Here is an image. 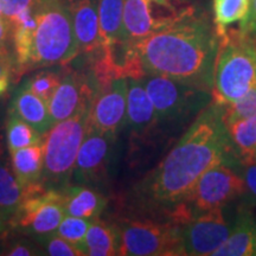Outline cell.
<instances>
[{
    "label": "cell",
    "instance_id": "cell-4",
    "mask_svg": "<svg viewBox=\"0 0 256 256\" xmlns=\"http://www.w3.org/2000/svg\"><path fill=\"white\" fill-rule=\"evenodd\" d=\"M36 25L28 72L66 64L80 55L66 0H34Z\"/></svg>",
    "mask_w": 256,
    "mask_h": 256
},
{
    "label": "cell",
    "instance_id": "cell-1",
    "mask_svg": "<svg viewBox=\"0 0 256 256\" xmlns=\"http://www.w3.org/2000/svg\"><path fill=\"white\" fill-rule=\"evenodd\" d=\"M222 162L238 160L230 150L222 106L212 101L158 166L134 185L133 200L142 209L162 212L168 218L198 179Z\"/></svg>",
    "mask_w": 256,
    "mask_h": 256
},
{
    "label": "cell",
    "instance_id": "cell-29",
    "mask_svg": "<svg viewBox=\"0 0 256 256\" xmlns=\"http://www.w3.org/2000/svg\"><path fill=\"white\" fill-rule=\"evenodd\" d=\"M62 74L48 70V72H40L34 74L30 78L23 83L24 87L31 90L34 94L40 96L44 101L49 102L51 96L58 87L60 80H62Z\"/></svg>",
    "mask_w": 256,
    "mask_h": 256
},
{
    "label": "cell",
    "instance_id": "cell-18",
    "mask_svg": "<svg viewBox=\"0 0 256 256\" xmlns=\"http://www.w3.org/2000/svg\"><path fill=\"white\" fill-rule=\"evenodd\" d=\"M64 208L69 216L95 220L107 206V198L83 184H68L62 188Z\"/></svg>",
    "mask_w": 256,
    "mask_h": 256
},
{
    "label": "cell",
    "instance_id": "cell-32",
    "mask_svg": "<svg viewBox=\"0 0 256 256\" xmlns=\"http://www.w3.org/2000/svg\"><path fill=\"white\" fill-rule=\"evenodd\" d=\"M235 168L238 170L243 178L244 191L241 196L242 204L246 206H256V162L248 164H236Z\"/></svg>",
    "mask_w": 256,
    "mask_h": 256
},
{
    "label": "cell",
    "instance_id": "cell-8",
    "mask_svg": "<svg viewBox=\"0 0 256 256\" xmlns=\"http://www.w3.org/2000/svg\"><path fill=\"white\" fill-rule=\"evenodd\" d=\"M120 255L176 256L184 255L180 226L172 222L124 220L118 224Z\"/></svg>",
    "mask_w": 256,
    "mask_h": 256
},
{
    "label": "cell",
    "instance_id": "cell-9",
    "mask_svg": "<svg viewBox=\"0 0 256 256\" xmlns=\"http://www.w3.org/2000/svg\"><path fill=\"white\" fill-rule=\"evenodd\" d=\"M66 215L62 188L37 184L28 188L26 196L8 226L25 235L40 238L55 232Z\"/></svg>",
    "mask_w": 256,
    "mask_h": 256
},
{
    "label": "cell",
    "instance_id": "cell-11",
    "mask_svg": "<svg viewBox=\"0 0 256 256\" xmlns=\"http://www.w3.org/2000/svg\"><path fill=\"white\" fill-rule=\"evenodd\" d=\"M232 228L223 215V208L194 217L180 226L184 255H214L228 238Z\"/></svg>",
    "mask_w": 256,
    "mask_h": 256
},
{
    "label": "cell",
    "instance_id": "cell-35",
    "mask_svg": "<svg viewBox=\"0 0 256 256\" xmlns=\"http://www.w3.org/2000/svg\"><path fill=\"white\" fill-rule=\"evenodd\" d=\"M34 0H0L4 17L10 22L24 10L30 8Z\"/></svg>",
    "mask_w": 256,
    "mask_h": 256
},
{
    "label": "cell",
    "instance_id": "cell-14",
    "mask_svg": "<svg viewBox=\"0 0 256 256\" xmlns=\"http://www.w3.org/2000/svg\"><path fill=\"white\" fill-rule=\"evenodd\" d=\"M115 136L88 127L72 171L74 184H92L102 178L110 164Z\"/></svg>",
    "mask_w": 256,
    "mask_h": 256
},
{
    "label": "cell",
    "instance_id": "cell-12",
    "mask_svg": "<svg viewBox=\"0 0 256 256\" xmlns=\"http://www.w3.org/2000/svg\"><path fill=\"white\" fill-rule=\"evenodd\" d=\"M127 78H113L98 87L89 110V127L102 133H116L126 126Z\"/></svg>",
    "mask_w": 256,
    "mask_h": 256
},
{
    "label": "cell",
    "instance_id": "cell-24",
    "mask_svg": "<svg viewBox=\"0 0 256 256\" xmlns=\"http://www.w3.org/2000/svg\"><path fill=\"white\" fill-rule=\"evenodd\" d=\"M28 188L22 186L11 164L0 156V220L8 224L16 215L26 196Z\"/></svg>",
    "mask_w": 256,
    "mask_h": 256
},
{
    "label": "cell",
    "instance_id": "cell-37",
    "mask_svg": "<svg viewBox=\"0 0 256 256\" xmlns=\"http://www.w3.org/2000/svg\"><path fill=\"white\" fill-rule=\"evenodd\" d=\"M11 28V24L6 18H0V49L4 48V43L8 37V30Z\"/></svg>",
    "mask_w": 256,
    "mask_h": 256
},
{
    "label": "cell",
    "instance_id": "cell-15",
    "mask_svg": "<svg viewBox=\"0 0 256 256\" xmlns=\"http://www.w3.org/2000/svg\"><path fill=\"white\" fill-rule=\"evenodd\" d=\"M68 5L80 54L95 57L102 50L98 0H72Z\"/></svg>",
    "mask_w": 256,
    "mask_h": 256
},
{
    "label": "cell",
    "instance_id": "cell-21",
    "mask_svg": "<svg viewBox=\"0 0 256 256\" xmlns=\"http://www.w3.org/2000/svg\"><path fill=\"white\" fill-rule=\"evenodd\" d=\"M10 24L12 28V36H14L16 72L17 74H23L28 72L32 52V40H34V25H36L32 6L11 19Z\"/></svg>",
    "mask_w": 256,
    "mask_h": 256
},
{
    "label": "cell",
    "instance_id": "cell-40",
    "mask_svg": "<svg viewBox=\"0 0 256 256\" xmlns=\"http://www.w3.org/2000/svg\"><path fill=\"white\" fill-rule=\"evenodd\" d=\"M254 255H256V240H255V248H254Z\"/></svg>",
    "mask_w": 256,
    "mask_h": 256
},
{
    "label": "cell",
    "instance_id": "cell-28",
    "mask_svg": "<svg viewBox=\"0 0 256 256\" xmlns=\"http://www.w3.org/2000/svg\"><path fill=\"white\" fill-rule=\"evenodd\" d=\"M92 220L66 215L56 232L63 238H66V241L75 244L82 252V255H84L83 254V244H84L86 235H87Z\"/></svg>",
    "mask_w": 256,
    "mask_h": 256
},
{
    "label": "cell",
    "instance_id": "cell-16",
    "mask_svg": "<svg viewBox=\"0 0 256 256\" xmlns=\"http://www.w3.org/2000/svg\"><path fill=\"white\" fill-rule=\"evenodd\" d=\"M156 122L154 107L142 83L138 78H127V126L133 133L142 136Z\"/></svg>",
    "mask_w": 256,
    "mask_h": 256
},
{
    "label": "cell",
    "instance_id": "cell-31",
    "mask_svg": "<svg viewBox=\"0 0 256 256\" xmlns=\"http://www.w3.org/2000/svg\"><path fill=\"white\" fill-rule=\"evenodd\" d=\"M38 244L43 248L46 255L51 256H83L82 252L75 244L66 241L56 232L46 236L34 238Z\"/></svg>",
    "mask_w": 256,
    "mask_h": 256
},
{
    "label": "cell",
    "instance_id": "cell-20",
    "mask_svg": "<svg viewBox=\"0 0 256 256\" xmlns=\"http://www.w3.org/2000/svg\"><path fill=\"white\" fill-rule=\"evenodd\" d=\"M10 156L14 174L22 186L28 188L42 184L44 168L43 142L10 151Z\"/></svg>",
    "mask_w": 256,
    "mask_h": 256
},
{
    "label": "cell",
    "instance_id": "cell-34",
    "mask_svg": "<svg viewBox=\"0 0 256 256\" xmlns=\"http://www.w3.org/2000/svg\"><path fill=\"white\" fill-rule=\"evenodd\" d=\"M12 60L4 48L0 49V95L8 90L12 74Z\"/></svg>",
    "mask_w": 256,
    "mask_h": 256
},
{
    "label": "cell",
    "instance_id": "cell-3",
    "mask_svg": "<svg viewBox=\"0 0 256 256\" xmlns=\"http://www.w3.org/2000/svg\"><path fill=\"white\" fill-rule=\"evenodd\" d=\"M214 102L229 104L256 86V40L236 28H217Z\"/></svg>",
    "mask_w": 256,
    "mask_h": 256
},
{
    "label": "cell",
    "instance_id": "cell-36",
    "mask_svg": "<svg viewBox=\"0 0 256 256\" xmlns=\"http://www.w3.org/2000/svg\"><path fill=\"white\" fill-rule=\"evenodd\" d=\"M240 30L256 40V0H250L248 14L240 24Z\"/></svg>",
    "mask_w": 256,
    "mask_h": 256
},
{
    "label": "cell",
    "instance_id": "cell-17",
    "mask_svg": "<svg viewBox=\"0 0 256 256\" xmlns=\"http://www.w3.org/2000/svg\"><path fill=\"white\" fill-rule=\"evenodd\" d=\"M256 240V220L250 208L240 206L236 222L228 238L212 256H250L254 255Z\"/></svg>",
    "mask_w": 256,
    "mask_h": 256
},
{
    "label": "cell",
    "instance_id": "cell-22",
    "mask_svg": "<svg viewBox=\"0 0 256 256\" xmlns=\"http://www.w3.org/2000/svg\"><path fill=\"white\" fill-rule=\"evenodd\" d=\"M229 145L238 164L256 162V116L226 122Z\"/></svg>",
    "mask_w": 256,
    "mask_h": 256
},
{
    "label": "cell",
    "instance_id": "cell-38",
    "mask_svg": "<svg viewBox=\"0 0 256 256\" xmlns=\"http://www.w3.org/2000/svg\"><path fill=\"white\" fill-rule=\"evenodd\" d=\"M6 229H8V224H5L2 220H0V234L4 232Z\"/></svg>",
    "mask_w": 256,
    "mask_h": 256
},
{
    "label": "cell",
    "instance_id": "cell-23",
    "mask_svg": "<svg viewBox=\"0 0 256 256\" xmlns=\"http://www.w3.org/2000/svg\"><path fill=\"white\" fill-rule=\"evenodd\" d=\"M87 256L120 255V234L116 226L95 218L92 220L83 244Z\"/></svg>",
    "mask_w": 256,
    "mask_h": 256
},
{
    "label": "cell",
    "instance_id": "cell-25",
    "mask_svg": "<svg viewBox=\"0 0 256 256\" xmlns=\"http://www.w3.org/2000/svg\"><path fill=\"white\" fill-rule=\"evenodd\" d=\"M124 0H98L102 49L124 42Z\"/></svg>",
    "mask_w": 256,
    "mask_h": 256
},
{
    "label": "cell",
    "instance_id": "cell-19",
    "mask_svg": "<svg viewBox=\"0 0 256 256\" xmlns=\"http://www.w3.org/2000/svg\"><path fill=\"white\" fill-rule=\"evenodd\" d=\"M8 112L26 121L43 136L54 126L46 102L24 86L16 92Z\"/></svg>",
    "mask_w": 256,
    "mask_h": 256
},
{
    "label": "cell",
    "instance_id": "cell-39",
    "mask_svg": "<svg viewBox=\"0 0 256 256\" xmlns=\"http://www.w3.org/2000/svg\"><path fill=\"white\" fill-rule=\"evenodd\" d=\"M0 18H5V17H4V14H2V5H0Z\"/></svg>",
    "mask_w": 256,
    "mask_h": 256
},
{
    "label": "cell",
    "instance_id": "cell-5",
    "mask_svg": "<svg viewBox=\"0 0 256 256\" xmlns=\"http://www.w3.org/2000/svg\"><path fill=\"white\" fill-rule=\"evenodd\" d=\"M89 110L90 106L55 124L46 132L43 142L44 186L62 188L72 180L78 150L89 127Z\"/></svg>",
    "mask_w": 256,
    "mask_h": 256
},
{
    "label": "cell",
    "instance_id": "cell-13",
    "mask_svg": "<svg viewBox=\"0 0 256 256\" xmlns=\"http://www.w3.org/2000/svg\"><path fill=\"white\" fill-rule=\"evenodd\" d=\"M98 87L100 84L95 76L90 78L80 72L63 75L58 87L48 102L54 124L69 119L83 108L89 107Z\"/></svg>",
    "mask_w": 256,
    "mask_h": 256
},
{
    "label": "cell",
    "instance_id": "cell-30",
    "mask_svg": "<svg viewBox=\"0 0 256 256\" xmlns=\"http://www.w3.org/2000/svg\"><path fill=\"white\" fill-rule=\"evenodd\" d=\"M220 106L223 108L224 122L256 116V86L238 101Z\"/></svg>",
    "mask_w": 256,
    "mask_h": 256
},
{
    "label": "cell",
    "instance_id": "cell-26",
    "mask_svg": "<svg viewBox=\"0 0 256 256\" xmlns=\"http://www.w3.org/2000/svg\"><path fill=\"white\" fill-rule=\"evenodd\" d=\"M43 134L17 115L10 113L6 121V144L8 151L23 148L43 142Z\"/></svg>",
    "mask_w": 256,
    "mask_h": 256
},
{
    "label": "cell",
    "instance_id": "cell-7",
    "mask_svg": "<svg viewBox=\"0 0 256 256\" xmlns=\"http://www.w3.org/2000/svg\"><path fill=\"white\" fill-rule=\"evenodd\" d=\"M194 14L184 0H124V42L136 43Z\"/></svg>",
    "mask_w": 256,
    "mask_h": 256
},
{
    "label": "cell",
    "instance_id": "cell-27",
    "mask_svg": "<svg viewBox=\"0 0 256 256\" xmlns=\"http://www.w3.org/2000/svg\"><path fill=\"white\" fill-rule=\"evenodd\" d=\"M250 0H214V19L217 28H226L247 17Z\"/></svg>",
    "mask_w": 256,
    "mask_h": 256
},
{
    "label": "cell",
    "instance_id": "cell-6",
    "mask_svg": "<svg viewBox=\"0 0 256 256\" xmlns=\"http://www.w3.org/2000/svg\"><path fill=\"white\" fill-rule=\"evenodd\" d=\"M235 165L230 162H222L208 170L198 179L186 200L170 214L168 222L182 226L200 214L220 209L241 197L244 183Z\"/></svg>",
    "mask_w": 256,
    "mask_h": 256
},
{
    "label": "cell",
    "instance_id": "cell-33",
    "mask_svg": "<svg viewBox=\"0 0 256 256\" xmlns=\"http://www.w3.org/2000/svg\"><path fill=\"white\" fill-rule=\"evenodd\" d=\"M0 255L8 256H40L46 255L43 248L36 241L28 238H16L6 243L4 250Z\"/></svg>",
    "mask_w": 256,
    "mask_h": 256
},
{
    "label": "cell",
    "instance_id": "cell-2",
    "mask_svg": "<svg viewBox=\"0 0 256 256\" xmlns=\"http://www.w3.org/2000/svg\"><path fill=\"white\" fill-rule=\"evenodd\" d=\"M130 44L145 75L166 76L211 94L218 36L204 18L192 14Z\"/></svg>",
    "mask_w": 256,
    "mask_h": 256
},
{
    "label": "cell",
    "instance_id": "cell-10",
    "mask_svg": "<svg viewBox=\"0 0 256 256\" xmlns=\"http://www.w3.org/2000/svg\"><path fill=\"white\" fill-rule=\"evenodd\" d=\"M138 80L151 98L158 121L183 119L192 112L206 108L211 95L186 83L154 74H146Z\"/></svg>",
    "mask_w": 256,
    "mask_h": 256
}]
</instances>
